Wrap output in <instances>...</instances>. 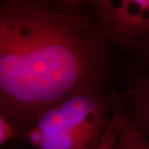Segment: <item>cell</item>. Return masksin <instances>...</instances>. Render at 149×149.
<instances>
[{"mask_svg": "<svg viewBox=\"0 0 149 149\" xmlns=\"http://www.w3.org/2000/svg\"><path fill=\"white\" fill-rule=\"evenodd\" d=\"M97 27L77 2L0 0V114L17 136L64 97L97 86Z\"/></svg>", "mask_w": 149, "mask_h": 149, "instance_id": "obj_1", "label": "cell"}, {"mask_svg": "<svg viewBox=\"0 0 149 149\" xmlns=\"http://www.w3.org/2000/svg\"><path fill=\"white\" fill-rule=\"evenodd\" d=\"M109 111L97 86L83 87L46 109L23 136L35 149H97Z\"/></svg>", "mask_w": 149, "mask_h": 149, "instance_id": "obj_2", "label": "cell"}, {"mask_svg": "<svg viewBox=\"0 0 149 149\" xmlns=\"http://www.w3.org/2000/svg\"><path fill=\"white\" fill-rule=\"evenodd\" d=\"M91 6L100 27L115 38L149 36V0H99Z\"/></svg>", "mask_w": 149, "mask_h": 149, "instance_id": "obj_3", "label": "cell"}, {"mask_svg": "<svg viewBox=\"0 0 149 149\" xmlns=\"http://www.w3.org/2000/svg\"><path fill=\"white\" fill-rule=\"evenodd\" d=\"M111 149H149V139L122 115Z\"/></svg>", "mask_w": 149, "mask_h": 149, "instance_id": "obj_4", "label": "cell"}, {"mask_svg": "<svg viewBox=\"0 0 149 149\" xmlns=\"http://www.w3.org/2000/svg\"><path fill=\"white\" fill-rule=\"evenodd\" d=\"M135 122L132 124L145 138L149 136V77L145 79L134 95Z\"/></svg>", "mask_w": 149, "mask_h": 149, "instance_id": "obj_5", "label": "cell"}, {"mask_svg": "<svg viewBox=\"0 0 149 149\" xmlns=\"http://www.w3.org/2000/svg\"><path fill=\"white\" fill-rule=\"evenodd\" d=\"M17 134L16 133L10 124L5 120V118L0 114V145L9 141L10 139L17 138Z\"/></svg>", "mask_w": 149, "mask_h": 149, "instance_id": "obj_6", "label": "cell"}]
</instances>
